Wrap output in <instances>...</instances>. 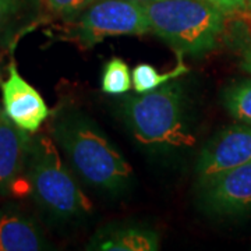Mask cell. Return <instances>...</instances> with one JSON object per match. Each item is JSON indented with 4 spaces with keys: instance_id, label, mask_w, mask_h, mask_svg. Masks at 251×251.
Wrapping results in <instances>:
<instances>
[{
    "instance_id": "1",
    "label": "cell",
    "mask_w": 251,
    "mask_h": 251,
    "mask_svg": "<svg viewBox=\"0 0 251 251\" xmlns=\"http://www.w3.org/2000/svg\"><path fill=\"white\" fill-rule=\"evenodd\" d=\"M50 134L74 175L87 186L108 194H119L130 186V163L80 110H56Z\"/></svg>"
},
{
    "instance_id": "2",
    "label": "cell",
    "mask_w": 251,
    "mask_h": 251,
    "mask_svg": "<svg viewBox=\"0 0 251 251\" xmlns=\"http://www.w3.org/2000/svg\"><path fill=\"white\" fill-rule=\"evenodd\" d=\"M120 112L133 137L151 151H176L196 143L186 119L184 90L177 80L145 94L126 97Z\"/></svg>"
},
{
    "instance_id": "3",
    "label": "cell",
    "mask_w": 251,
    "mask_h": 251,
    "mask_svg": "<svg viewBox=\"0 0 251 251\" xmlns=\"http://www.w3.org/2000/svg\"><path fill=\"white\" fill-rule=\"evenodd\" d=\"M24 177L28 193L53 219L70 221L91 214L90 200L50 135H32Z\"/></svg>"
},
{
    "instance_id": "4",
    "label": "cell",
    "mask_w": 251,
    "mask_h": 251,
    "mask_svg": "<svg viewBox=\"0 0 251 251\" xmlns=\"http://www.w3.org/2000/svg\"><path fill=\"white\" fill-rule=\"evenodd\" d=\"M143 6L151 32L177 56L212 52L226 31L227 16L206 0H156Z\"/></svg>"
},
{
    "instance_id": "5",
    "label": "cell",
    "mask_w": 251,
    "mask_h": 251,
    "mask_svg": "<svg viewBox=\"0 0 251 251\" xmlns=\"http://www.w3.org/2000/svg\"><path fill=\"white\" fill-rule=\"evenodd\" d=\"M150 32V23L141 3L135 0H92L77 16L73 38L88 49L106 38Z\"/></svg>"
},
{
    "instance_id": "6",
    "label": "cell",
    "mask_w": 251,
    "mask_h": 251,
    "mask_svg": "<svg viewBox=\"0 0 251 251\" xmlns=\"http://www.w3.org/2000/svg\"><path fill=\"white\" fill-rule=\"evenodd\" d=\"M251 162V126L232 125L216 133L200 152L196 172L200 187L225 172Z\"/></svg>"
},
{
    "instance_id": "7",
    "label": "cell",
    "mask_w": 251,
    "mask_h": 251,
    "mask_svg": "<svg viewBox=\"0 0 251 251\" xmlns=\"http://www.w3.org/2000/svg\"><path fill=\"white\" fill-rule=\"evenodd\" d=\"M1 106L9 119L27 133L35 134L50 116V110L42 95L21 77L17 64L11 59L7 66V77L0 82Z\"/></svg>"
},
{
    "instance_id": "8",
    "label": "cell",
    "mask_w": 251,
    "mask_h": 251,
    "mask_svg": "<svg viewBox=\"0 0 251 251\" xmlns=\"http://www.w3.org/2000/svg\"><path fill=\"white\" fill-rule=\"evenodd\" d=\"M201 201L208 212L233 216L251 209V162L233 168L201 186Z\"/></svg>"
},
{
    "instance_id": "9",
    "label": "cell",
    "mask_w": 251,
    "mask_h": 251,
    "mask_svg": "<svg viewBox=\"0 0 251 251\" xmlns=\"http://www.w3.org/2000/svg\"><path fill=\"white\" fill-rule=\"evenodd\" d=\"M32 134L14 125L0 105V196H10L25 183V166Z\"/></svg>"
},
{
    "instance_id": "10",
    "label": "cell",
    "mask_w": 251,
    "mask_h": 251,
    "mask_svg": "<svg viewBox=\"0 0 251 251\" xmlns=\"http://www.w3.org/2000/svg\"><path fill=\"white\" fill-rule=\"evenodd\" d=\"M50 244L36 222L18 206L0 208V251L49 250Z\"/></svg>"
},
{
    "instance_id": "11",
    "label": "cell",
    "mask_w": 251,
    "mask_h": 251,
    "mask_svg": "<svg viewBox=\"0 0 251 251\" xmlns=\"http://www.w3.org/2000/svg\"><path fill=\"white\" fill-rule=\"evenodd\" d=\"M161 239L151 227L141 225H112L100 229L92 237L88 250L98 251H156Z\"/></svg>"
},
{
    "instance_id": "12",
    "label": "cell",
    "mask_w": 251,
    "mask_h": 251,
    "mask_svg": "<svg viewBox=\"0 0 251 251\" xmlns=\"http://www.w3.org/2000/svg\"><path fill=\"white\" fill-rule=\"evenodd\" d=\"M41 11V0H0V50L10 49L32 29Z\"/></svg>"
},
{
    "instance_id": "13",
    "label": "cell",
    "mask_w": 251,
    "mask_h": 251,
    "mask_svg": "<svg viewBox=\"0 0 251 251\" xmlns=\"http://www.w3.org/2000/svg\"><path fill=\"white\" fill-rule=\"evenodd\" d=\"M222 105L234 120L251 126V78L233 81L225 87Z\"/></svg>"
},
{
    "instance_id": "14",
    "label": "cell",
    "mask_w": 251,
    "mask_h": 251,
    "mask_svg": "<svg viewBox=\"0 0 251 251\" xmlns=\"http://www.w3.org/2000/svg\"><path fill=\"white\" fill-rule=\"evenodd\" d=\"M187 73V67L183 63V56H179L177 66L166 73H159L156 67H153L150 63H140L133 70L131 78H133V87L137 94H145L150 91L156 90L166 82L176 80L181 74Z\"/></svg>"
},
{
    "instance_id": "15",
    "label": "cell",
    "mask_w": 251,
    "mask_h": 251,
    "mask_svg": "<svg viewBox=\"0 0 251 251\" xmlns=\"http://www.w3.org/2000/svg\"><path fill=\"white\" fill-rule=\"evenodd\" d=\"M133 78L128 64L120 59L113 57L103 66L100 88L108 95H123L131 90Z\"/></svg>"
},
{
    "instance_id": "16",
    "label": "cell",
    "mask_w": 251,
    "mask_h": 251,
    "mask_svg": "<svg viewBox=\"0 0 251 251\" xmlns=\"http://www.w3.org/2000/svg\"><path fill=\"white\" fill-rule=\"evenodd\" d=\"M91 1L92 0H42L49 13L63 18L77 17Z\"/></svg>"
},
{
    "instance_id": "17",
    "label": "cell",
    "mask_w": 251,
    "mask_h": 251,
    "mask_svg": "<svg viewBox=\"0 0 251 251\" xmlns=\"http://www.w3.org/2000/svg\"><path fill=\"white\" fill-rule=\"evenodd\" d=\"M237 39L234 41L239 54V64L242 70L251 74V29L242 28L237 32Z\"/></svg>"
},
{
    "instance_id": "18",
    "label": "cell",
    "mask_w": 251,
    "mask_h": 251,
    "mask_svg": "<svg viewBox=\"0 0 251 251\" xmlns=\"http://www.w3.org/2000/svg\"><path fill=\"white\" fill-rule=\"evenodd\" d=\"M216 9L224 11L226 16H232L234 13L244 11L251 4V0H206Z\"/></svg>"
},
{
    "instance_id": "19",
    "label": "cell",
    "mask_w": 251,
    "mask_h": 251,
    "mask_svg": "<svg viewBox=\"0 0 251 251\" xmlns=\"http://www.w3.org/2000/svg\"><path fill=\"white\" fill-rule=\"evenodd\" d=\"M3 73H4V69H3V60H1V54H0V82L3 78Z\"/></svg>"
},
{
    "instance_id": "20",
    "label": "cell",
    "mask_w": 251,
    "mask_h": 251,
    "mask_svg": "<svg viewBox=\"0 0 251 251\" xmlns=\"http://www.w3.org/2000/svg\"><path fill=\"white\" fill-rule=\"evenodd\" d=\"M135 1H138L141 4H145V3H151V1H156V0H135Z\"/></svg>"
}]
</instances>
